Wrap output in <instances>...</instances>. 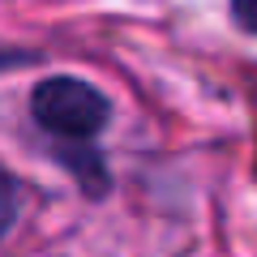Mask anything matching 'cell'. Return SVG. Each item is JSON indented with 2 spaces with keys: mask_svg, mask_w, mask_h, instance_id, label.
Returning <instances> with one entry per match:
<instances>
[{
  "mask_svg": "<svg viewBox=\"0 0 257 257\" xmlns=\"http://www.w3.org/2000/svg\"><path fill=\"white\" fill-rule=\"evenodd\" d=\"M13 219H18V184L9 180V172H0V240L13 227Z\"/></svg>",
  "mask_w": 257,
  "mask_h": 257,
  "instance_id": "cell-2",
  "label": "cell"
},
{
  "mask_svg": "<svg viewBox=\"0 0 257 257\" xmlns=\"http://www.w3.org/2000/svg\"><path fill=\"white\" fill-rule=\"evenodd\" d=\"M231 13L248 35H257V0H231Z\"/></svg>",
  "mask_w": 257,
  "mask_h": 257,
  "instance_id": "cell-3",
  "label": "cell"
},
{
  "mask_svg": "<svg viewBox=\"0 0 257 257\" xmlns=\"http://www.w3.org/2000/svg\"><path fill=\"white\" fill-rule=\"evenodd\" d=\"M26 60H30V52H18V47H5V43H0V73L13 69V64H26Z\"/></svg>",
  "mask_w": 257,
  "mask_h": 257,
  "instance_id": "cell-4",
  "label": "cell"
},
{
  "mask_svg": "<svg viewBox=\"0 0 257 257\" xmlns=\"http://www.w3.org/2000/svg\"><path fill=\"white\" fill-rule=\"evenodd\" d=\"M30 111L35 120L60 142H90L94 133H103L111 116V103L94 90L90 82L77 77H47L30 94Z\"/></svg>",
  "mask_w": 257,
  "mask_h": 257,
  "instance_id": "cell-1",
  "label": "cell"
}]
</instances>
